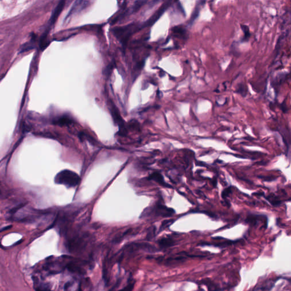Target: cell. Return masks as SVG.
I'll return each mask as SVG.
<instances>
[{
    "label": "cell",
    "mask_w": 291,
    "mask_h": 291,
    "mask_svg": "<svg viewBox=\"0 0 291 291\" xmlns=\"http://www.w3.org/2000/svg\"><path fill=\"white\" fill-rule=\"evenodd\" d=\"M231 192V188H227L222 192V197L223 199H225L227 196L229 195V194Z\"/></svg>",
    "instance_id": "4fadbf2b"
},
{
    "label": "cell",
    "mask_w": 291,
    "mask_h": 291,
    "mask_svg": "<svg viewBox=\"0 0 291 291\" xmlns=\"http://www.w3.org/2000/svg\"><path fill=\"white\" fill-rule=\"evenodd\" d=\"M133 287H134V283H133V284H129L126 288H124V290L131 291V290H132V289H133Z\"/></svg>",
    "instance_id": "5bb4252c"
},
{
    "label": "cell",
    "mask_w": 291,
    "mask_h": 291,
    "mask_svg": "<svg viewBox=\"0 0 291 291\" xmlns=\"http://www.w3.org/2000/svg\"><path fill=\"white\" fill-rule=\"evenodd\" d=\"M71 122V120L69 118L66 117H62V118H60L59 119H57L56 124H59V125H63L64 126V125H68V124H70Z\"/></svg>",
    "instance_id": "9c48e42d"
},
{
    "label": "cell",
    "mask_w": 291,
    "mask_h": 291,
    "mask_svg": "<svg viewBox=\"0 0 291 291\" xmlns=\"http://www.w3.org/2000/svg\"><path fill=\"white\" fill-rule=\"evenodd\" d=\"M80 181V178L76 173L65 170L59 172L55 177L56 184H62L68 188L77 186Z\"/></svg>",
    "instance_id": "6da1fadb"
},
{
    "label": "cell",
    "mask_w": 291,
    "mask_h": 291,
    "mask_svg": "<svg viewBox=\"0 0 291 291\" xmlns=\"http://www.w3.org/2000/svg\"><path fill=\"white\" fill-rule=\"evenodd\" d=\"M11 227H12V226H11V225H10V226H6V227H4V228H3L1 230V231L2 232V231H5V230H8V229H10Z\"/></svg>",
    "instance_id": "9a60e30c"
},
{
    "label": "cell",
    "mask_w": 291,
    "mask_h": 291,
    "mask_svg": "<svg viewBox=\"0 0 291 291\" xmlns=\"http://www.w3.org/2000/svg\"><path fill=\"white\" fill-rule=\"evenodd\" d=\"M241 29L242 30V31H244V40H247L248 39L251 34H250V30H249V28H248V26H247L246 25H244V24H242L241 25Z\"/></svg>",
    "instance_id": "30bf717a"
},
{
    "label": "cell",
    "mask_w": 291,
    "mask_h": 291,
    "mask_svg": "<svg viewBox=\"0 0 291 291\" xmlns=\"http://www.w3.org/2000/svg\"><path fill=\"white\" fill-rule=\"evenodd\" d=\"M142 29L137 24H131L124 27H117L113 30V34L115 37L122 44H126L131 35Z\"/></svg>",
    "instance_id": "7a4b0ae2"
},
{
    "label": "cell",
    "mask_w": 291,
    "mask_h": 291,
    "mask_svg": "<svg viewBox=\"0 0 291 291\" xmlns=\"http://www.w3.org/2000/svg\"><path fill=\"white\" fill-rule=\"evenodd\" d=\"M33 48H34L33 44V43H26L25 44H24V46H22V47L21 48L20 53H24V52H25V51H29L30 50H31V49H33Z\"/></svg>",
    "instance_id": "8fae6325"
},
{
    "label": "cell",
    "mask_w": 291,
    "mask_h": 291,
    "mask_svg": "<svg viewBox=\"0 0 291 291\" xmlns=\"http://www.w3.org/2000/svg\"><path fill=\"white\" fill-rule=\"evenodd\" d=\"M174 244L173 241L170 238H163L159 241V245L163 248H167L172 246Z\"/></svg>",
    "instance_id": "52a82bcc"
},
{
    "label": "cell",
    "mask_w": 291,
    "mask_h": 291,
    "mask_svg": "<svg viewBox=\"0 0 291 291\" xmlns=\"http://www.w3.org/2000/svg\"><path fill=\"white\" fill-rule=\"evenodd\" d=\"M66 1L67 0H60L58 3L57 7L53 11V14L50 18V26L54 24L56 22L59 15H60L63 8H64V6L66 3Z\"/></svg>",
    "instance_id": "277c9868"
},
{
    "label": "cell",
    "mask_w": 291,
    "mask_h": 291,
    "mask_svg": "<svg viewBox=\"0 0 291 291\" xmlns=\"http://www.w3.org/2000/svg\"><path fill=\"white\" fill-rule=\"evenodd\" d=\"M92 1V0H76L68 12L66 19H68L73 15L81 12L82 10L86 9L91 4Z\"/></svg>",
    "instance_id": "3957f363"
},
{
    "label": "cell",
    "mask_w": 291,
    "mask_h": 291,
    "mask_svg": "<svg viewBox=\"0 0 291 291\" xmlns=\"http://www.w3.org/2000/svg\"><path fill=\"white\" fill-rule=\"evenodd\" d=\"M148 180H154V181H156V182H157V183H159V184H160L161 186H164V187L172 188L171 186H170L168 184H167L164 181V178H163L162 175L159 172H154L148 177Z\"/></svg>",
    "instance_id": "5b68a950"
},
{
    "label": "cell",
    "mask_w": 291,
    "mask_h": 291,
    "mask_svg": "<svg viewBox=\"0 0 291 291\" xmlns=\"http://www.w3.org/2000/svg\"><path fill=\"white\" fill-rule=\"evenodd\" d=\"M175 213V210L171 208H167L162 205H158L157 206V213L164 217H168L172 215Z\"/></svg>",
    "instance_id": "8992f818"
},
{
    "label": "cell",
    "mask_w": 291,
    "mask_h": 291,
    "mask_svg": "<svg viewBox=\"0 0 291 291\" xmlns=\"http://www.w3.org/2000/svg\"><path fill=\"white\" fill-rule=\"evenodd\" d=\"M175 221V220H172V219H170V220H166L164 221H163L162 222V224H161V226L160 227V229H159V233L162 231L163 230H165V229L167 228L168 227H169L171 225L173 224V222Z\"/></svg>",
    "instance_id": "ba28073f"
},
{
    "label": "cell",
    "mask_w": 291,
    "mask_h": 291,
    "mask_svg": "<svg viewBox=\"0 0 291 291\" xmlns=\"http://www.w3.org/2000/svg\"><path fill=\"white\" fill-rule=\"evenodd\" d=\"M156 231V228L155 227H153V228L149 230V232L147 234V238L148 239H151L154 237V234L155 233Z\"/></svg>",
    "instance_id": "7c38bea8"
}]
</instances>
